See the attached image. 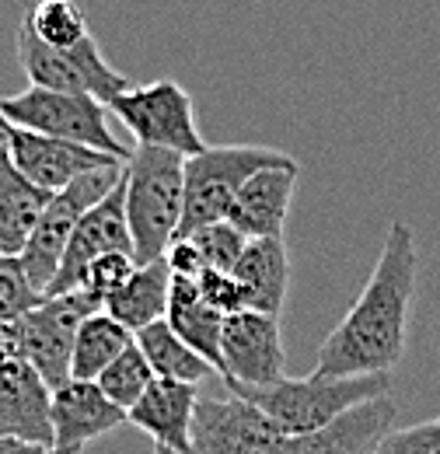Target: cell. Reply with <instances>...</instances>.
I'll return each instance as SVG.
<instances>
[{
    "instance_id": "f1b7e54d",
    "label": "cell",
    "mask_w": 440,
    "mask_h": 454,
    "mask_svg": "<svg viewBox=\"0 0 440 454\" xmlns=\"http://www.w3.org/2000/svg\"><path fill=\"white\" fill-rule=\"evenodd\" d=\"M133 270H137V259H133L130 252H109V255H102V259H95V262L88 266V277H84V286H81V290L95 294V297L106 304L119 286H126V280L133 277Z\"/></svg>"
},
{
    "instance_id": "5b68a950",
    "label": "cell",
    "mask_w": 440,
    "mask_h": 454,
    "mask_svg": "<svg viewBox=\"0 0 440 454\" xmlns=\"http://www.w3.org/2000/svg\"><path fill=\"white\" fill-rule=\"evenodd\" d=\"M294 154L276 151V147H259V144H227V147H210L185 158V203H182V224L178 238L192 234L196 227L224 221L238 189L270 165H287Z\"/></svg>"
},
{
    "instance_id": "7402d4cb",
    "label": "cell",
    "mask_w": 440,
    "mask_h": 454,
    "mask_svg": "<svg viewBox=\"0 0 440 454\" xmlns=\"http://www.w3.org/2000/svg\"><path fill=\"white\" fill-rule=\"evenodd\" d=\"M168 297H171V270L165 259H158V262L137 266L126 286H119L102 308L137 336L140 329L165 318Z\"/></svg>"
},
{
    "instance_id": "d6a6232c",
    "label": "cell",
    "mask_w": 440,
    "mask_h": 454,
    "mask_svg": "<svg viewBox=\"0 0 440 454\" xmlns=\"http://www.w3.org/2000/svg\"><path fill=\"white\" fill-rule=\"evenodd\" d=\"M21 360V322L18 318H4L0 322V367Z\"/></svg>"
},
{
    "instance_id": "6da1fadb",
    "label": "cell",
    "mask_w": 440,
    "mask_h": 454,
    "mask_svg": "<svg viewBox=\"0 0 440 454\" xmlns=\"http://www.w3.org/2000/svg\"><path fill=\"white\" fill-rule=\"evenodd\" d=\"M416 273H420L416 231L405 221H391L371 280L357 297V304L346 311V318L322 342L315 371L339 374V378L391 374L409 340V308L416 297Z\"/></svg>"
},
{
    "instance_id": "30bf717a",
    "label": "cell",
    "mask_w": 440,
    "mask_h": 454,
    "mask_svg": "<svg viewBox=\"0 0 440 454\" xmlns=\"http://www.w3.org/2000/svg\"><path fill=\"white\" fill-rule=\"evenodd\" d=\"M220 374L227 388H266L287 378L279 318L248 308L227 315L220 329Z\"/></svg>"
},
{
    "instance_id": "e575fe53",
    "label": "cell",
    "mask_w": 440,
    "mask_h": 454,
    "mask_svg": "<svg viewBox=\"0 0 440 454\" xmlns=\"http://www.w3.org/2000/svg\"><path fill=\"white\" fill-rule=\"evenodd\" d=\"M43 454H81V448H50V451Z\"/></svg>"
},
{
    "instance_id": "ffe728a7",
    "label": "cell",
    "mask_w": 440,
    "mask_h": 454,
    "mask_svg": "<svg viewBox=\"0 0 440 454\" xmlns=\"http://www.w3.org/2000/svg\"><path fill=\"white\" fill-rule=\"evenodd\" d=\"M50 200H53V192L28 182L11 165V158L0 144V252L4 255L25 252V245H28V238H32Z\"/></svg>"
},
{
    "instance_id": "d590c367",
    "label": "cell",
    "mask_w": 440,
    "mask_h": 454,
    "mask_svg": "<svg viewBox=\"0 0 440 454\" xmlns=\"http://www.w3.org/2000/svg\"><path fill=\"white\" fill-rule=\"evenodd\" d=\"M4 133H7V119H4V113H0V144H4Z\"/></svg>"
},
{
    "instance_id": "83f0119b",
    "label": "cell",
    "mask_w": 440,
    "mask_h": 454,
    "mask_svg": "<svg viewBox=\"0 0 440 454\" xmlns=\"http://www.w3.org/2000/svg\"><path fill=\"white\" fill-rule=\"evenodd\" d=\"M39 301H43V294L28 284V277L21 270V259L0 252V322L4 318H21Z\"/></svg>"
},
{
    "instance_id": "cb8c5ba5",
    "label": "cell",
    "mask_w": 440,
    "mask_h": 454,
    "mask_svg": "<svg viewBox=\"0 0 440 454\" xmlns=\"http://www.w3.org/2000/svg\"><path fill=\"white\" fill-rule=\"evenodd\" d=\"M133 340L144 349V356H147V364L154 367L158 378L200 385V381H207L214 374V364H207L192 346H185V342L178 340L175 329L168 325L165 318L154 322V325H147V329H140Z\"/></svg>"
},
{
    "instance_id": "9c48e42d",
    "label": "cell",
    "mask_w": 440,
    "mask_h": 454,
    "mask_svg": "<svg viewBox=\"0 0 440 454\" xmlns=\"http://www.w3.org/2000/svg\"><path fill=\"white\" fill-rule=\"evenodd\" d=\"M102 311V301L88 290H70L59 297H43L32 311H25L21 322V360L39 371V378L59 388L70 381V356L77 329L88 315Z\"/></svg>"
},
{
    "instance_id": "ba28073f",
    "label": "cell",
    "mask_w": 440,
    "mask_h": 454,
    "mask_svg": "<svg viewBox=\"0 0 440 454\" xmlns=\"http://www.w3.org/2000/svg\"><path fill=\"white\" fill-rule=\"evenodd\" d=\"M18 63L28 77L32 88H50V91H74V95H91L109 106L122 91H130V77L119 74L109 59L102 57L95 35L70 50L43 46L28 28H18Z\"/></svg>"
},
{
    "instance_id": "d6986e66",
    "label": "cell",
    "mask_w": 440,
    "mask_h": 454,
    "mask_svg": "<svg viewBox=\"0 0 440 454\" xmlns=\"http://www.w3.org/2000/svg\"><path fill=\"white\" fill-rule=\"evenodd\" d=\"M234 280L241 286L248 311L279 318L290 286V255L283 238H252L234 266Z\"/></svg>"
},
{
    "instance_id": "e0dca14e",
    "label": "cell",
    "mask_w": 440,
    "mask_h": 454,
    "mask_svg": "<svg viewBox=\"0 0 440 454\" xmlns=\"http://www.w3.org/2000/svg\"><path fill=\"white\" fill-rule=\"evenodd\" d=\"M126 423V409L115 405L98 381H63L53 388V448H88L91 441Z\"/></svg>"
},
{
    "instance_id": "4dcf8cb0",
    "label": "cell",
    "mask_w": 440,
    "mask_h": 454,
    "mask_svg": "<svg viewBox=\"0 0 440 454\" xmlns=\"http://www.w3.org/2000/svg\"><path fill=\"white\" fill-rule=\"evenodd\" d=\"M200 294H203V301L220 311L224 318L227 315H238V311H245V297H241V286L234 280V273H217V270H203L200 273Z\"/></svg>"
},
{
    "instance_id": "5bb4252c",
    "label": "cell",
    "mask_w": 440,
    "mask_h": 454,
    "mask_svg": "<svg viewBox=\"0 0 440 454\" xmlns=\"http://www.w3.org/2000/svg\"><path fill=\"white\" fill-rule=\"evenodd\" d=\"M395 416L398 405L391 395L367 398L311 434L283 437L276 454H374L395 430Z\"/></svg>"
},
{
    "instance_id": "484cf974",
    "label": "cell",
    "mask_w": 440,
    "mask_h": 454,
    "mask_svg": "<svg viewBox=\"0 0 440 454\" xmlns=\"http://www.w3.org/2000/svg\"><path fill=\"white\" fill-rule=\"evenodd\" d=\"M154 378H158V374H154V367L147 364L144 349H140L137 340H133L122 353H119V356H115V360H112L109 367L98 374V388H102L115 405L130 409L137 398L151 388V381H154Z\"/></svg>"
},
{
    "instance_id": "8d00e7d4",
    "label": "cell",
    "mask_w": 440,
    "mask_h": 454,
    "mask_svg": "<svg viewBox=\"0 0 440 454\" xmlns=\"http://www.w3.org/2000/svg\"><path fill=\"white\" fill-rule=\"evenodd\" d=\"M154 454H182V451H171V448H154Z\"/></svg>"
},
{
    "instance_id": "836d02e7",
    "label": "cell",
    "mask_w": 440,
    "mask_h": 454,
    "mask_svg": "<svg viewBox=\"0 0 440 454\" xmlns=\"http://www.w3.org/2000/svg\"><path fill=\"white\" fill-rule=\"evenodd\" d=\"M46 448L25 444V441H0V454H43Z\"/></svg>"
},
{
    "instance_id": "52a82bcc",
    "label": "cell",
    "mask_w": 440,
    "mask_h": 454,
    "mask_svg": "<svg viewBox=\"0 0 440 454\" xmlns=\"http://www.w3.org/2000/svg\"><path fill=\"white\" fill-rule=\"evenodd\" d=\"M122 178V165H106V168H95L88 175H81L77 182H70L67 189L53 192V200L46 203L39 224L32 231L25 252L18 255L21 259V270L28 277V284L35 286L43 297H46V286L53 284L56 270H59V259L70 245V234L74 227L81 224V217L98 203L106 200L112 189L119 185Z\"/></svg>"
},
{
    "instance_id": "8992f818",
    "label": "cell",
    "mask_w": 440,
    "mask_h": 454,
    "mask_svg": "<svg viewBox=\"0 0 440 454\" xmlns=\"http://www.w3.org/2000/svg\"><path fill=\"white\" fill-rule=\"evenodd\" d=\"M109 113L137 137L140 147H165L182 158L207 151V140L196 126L192 98L178 81L161 77L151 84H133L130 91L112 98Z\"/></svg>"
},
{
    "instance_id": "2e32d148",
    "label": "cell",
    "mask_w": 440,
    "mask_h": 454,
    "mask_svg": "<svg viewBox=\"0 0 440 454\" xmlns=\"http://www.w3.org/2000/svg\"><path fill=\"white\" fill-rule=\"evenodd\" d=\"M297 175H301L297 158L287 165H270V168L255 171L238 189L224 221H231L248 241L252 238H283V224H287L294 189H297Z\"/></svg>"
},
{
    "instance_id": "603a6c76",
    "label": "cell",
    "mask_w": 440,
    "mask_h": 454,
    "mask_svg": "<svg viewBox=\"0 0 440 454\" xmlns=\"http://www.w3.org/2000/svg\"><path fill=\"white\" fill-rule=\"evenodd\" d=\"M133 342V333L115 322L109 311H95L81 322L77 340H74V356H70V378L77 381H98V374L112 360Z\"/></svg>"
},
{
    "instance_id": "ac0fdd59",
    "label": "cell",
    "mask_w": 440,
    "mask_h": 454,
    "mask_svg": "<svg viewBox=\"0 0 440 454\" xmlns=\"http://www.w3.org/2000/svg\"><path fill=\"white\" fill-rule=\"evenodd\" d=\"M196 385L154 378L151 388L126 409V423L154 441V448L192 454V412H196Z\"/></svg>"
},
{
    "instance_id": "3957f363",
    "label": "cell",
    "mask_w": 440,
    "mask_h": 454,
    "mask_svg": "<svg viewBox=\"0 0 440 454\" xmlns=\"http://www.w3.org/2000/svg\"><path fill=\"white\" fill-rule=\"evenodd\" d=\"M234 395L248 398L259 405L283 437L311 434L326 427L329 419L342 416L346 409L367 402V398L391 395V374H318L311 371L308 378H279L266 388H231Z\"/></svg>"
},
{
    "instance_id": "f546056e",
    "label": "cell",
    "mask_w": 440,
    "mask_h": 454,
    "mask_svg": "<svg viewBox=\"0 0 440 454\" xmlns=\"http://www.w3.org/2000/svg\"><path fill=\"white\" fill-rule=\"evenodd\" d=\"M374 454H440V416L405 430H391Z\"/></svg>"
},
{
    "instance_id": "44dd1931",
    "label": "cell",
    "mask_w": 440,
    "mask_h": 454,
    "mask_svg": "<svg viewBox=\"0 0 440 454\" xmlns=\"http://www.w3.org/2000/svg\"><path fill=\"white\" fill-rule=\"evenodd\" d=\"M165 322L175 329V336L192 346L207 364H214L220 371V329H224V315L214 311L196 280L185 277H171V297H168V315Z\"/></svg>"
},
{
    "instance_id": "1f68e13d",
    "label": "cell",
    "mask_w": 440,
    "mask_h": 454,
    "mask_svg": "<svg viewBox=\"0 0 440 454\" xmlns=\"http://www.w3.org/2000/svg\"><path fill=\"white\" fill-rule=\"evenodd\" d=\"M165 262L168 270H171V277H185V280H200V273L207 270L203 259H200V252H196V245L189 238H175L168 245Z\"/></svg>"
},
{
    "instance_id": "8fae6325",
    "label": "cell",
    "mask_w": 440,
    "mask_h": 454,
    "mask_svg": "<svg viewBox=\"0 0 440 454\" xmlns=\"http://www.w3.org/2000/svg\"><path fill=\"white\" fill-rule=\"evenodd\" d=\"M283 434L248 398H200L192 412V454H276Z\"/></svg>"
},
{
    "instance_id": "277c9868",
    "label": "cell",
    "mask_w": 440,
    "mask_h": 454,
    "mask_svg": "<svg viewBox=\"0 0 440 454\" xmlns=\"http://www.w3.org/2000/svg\"><path fill=\"white\" fill-rule=\"evenodd\" d=\"M0 113L7 126L32 129L53 140L81 144L91 151H102L115 161H130V147H122L109 129V106L91 98V95H74V91H50V88H32L0 98Z\"/></svg>"
},
{
    "instance_id": "9a60e30c",
    "label": "cell",
    "mask_w": 440,
    "mask_h": 454,
    "mask_svg": "<svg viewBox=\"0 0 440 454\" xmlns=\"http://www.w3.org/2000/svg\"><path fill=\"white\" fill-rule=\"evenodd\" d=\"M0 441L53 448V388L25 360L0 367Z\"/></svg>"
},
{
    "instance_id": "7c38bea8",
    "label": "cell",
    "mask_w": 440,
    "mask_h": 454,
    "mask_svg": "<svg viewBox=\"0 0 440 454\" xmlns=\"http://www.w3.org/2000/svg\"><path fill=\"white\" fill-rule=\"evenodd\" d=\"M109 252H130L133 255V238H130V224H126V196H122V178L119 185L112 189L106 200H98L84 217L81 224L74 227L70 234V245L59 259V270H56L53 284L46 286V297H59V294H70V290H81L84 277H88V266Z\"/></svg>"
},
{
    "instance_id": "7a4b0ae2",
    "label": "cell",
    "mask_w": 440,
    "mask_h": 454,
    "mask_svg": "<svg viewBox=\"0 0 440 454\" xmlns=\"http://www.w3.org/2000/svg\"><path fill=\"white\" fill-rule=\"evenodd\" d=\"M126 224L133 238L137 266L165 259L168 245L178 238L185 203V158L165 147H140L122 165Z\"/></svg>"
},
{
    "instance_id": "4fadbf2b",
    "label": "cell",
    "mask_w": 440,
    "mask_h": 454,
    "mask_svg": "<svg viewBox=\"0 0 440 454\" xmlns=\"http://www.w3.org/2000/svg\"><path fill=\"white\" fill-rule=\"evenodd\" d=\"M4 151H7L14 168L21 171L28 182H35L39 189H46V192H59V189H67L70 182H77L81 175H88L95 168L122 165V161H115L102 151H91V147H81V144H67V140H53V137H43V133H32V129H18V126H7Z\"/></svg>"
},
{
    "instance_id": "4316f807",
    "label": "cell",
    "mask_w": 440,
    "mask_h": 454,
    "mask_svg": "<svg viewBox=\"0 0 440 454\" xmlns=\"http://www.w3.org/2000/svg\"><path fill=\"white\" fill-rule=\"evenodd\" d=\"M185 238L196 245L203 266H207V270H217V273H234V266H238V259H241V252H245V245H248V238L231 224V221L203 224V227H196L192 234H185Z\"/></svg>"
},
{
    "instance_id": "d4e9b609",
    "label": "cell",
    "mask_w": 440,
    "mask_h": 454,
    "mask_svg": "<svg viewBox=\"0 0 440 454\" xmlns=\"http://www.w3.org/2000/svg\"><path fill=\"white\" fill-rule=\"evenodd\" d=\"M21 28H28L43 46L53 50H70L91 35L77 0H39L21 21Z\"/></svg>"
}]
</instances>
